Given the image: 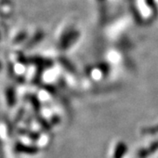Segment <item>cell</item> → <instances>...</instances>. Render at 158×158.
<instances>
[{
    "mask_svg": "<svg viewBox=\"0 0 158 158\" xmlns=\"http://www.w3.org/2000/svg\"><path fill=\"white\" fill-rule=\"evenodd\" d=\"M6 100L10 106H13L16 102L15 90L12 87H8L6 89Z\"/></svg>",
    "mask_w": 158,
    "mask_h": 158,
    "instance_id": "6da1fadb",
    "label": "cell"
},
{
    "mask_svg": "<svg viewBox=\"0 0 158 158\" xmlns=\"http://www.w3.org/2000/svg\"><path fill=\"white\" fill-rule=\"evenodd\" d=\"M16 151L21 153H28V154H34L38 151V149L34 147H27V146H24L21 144H18L15 148Z\"/></svg>",
    "mask_w": 158,
    "mask_h": 158,
    "instance_id": "7a4b0ae2",
    "label": "cell"
},
{
    "mask_svg": "<svg viewBox=\"0 0 158 158\" xmlns=\"http://www.w3.org/2000/svg\"><path fill=\"white\" fill-rule=\"evenodd\" d=\"M43 37V34L41 32H38L36 34H34V36L32 38V39L29 40L28 42L26 44L25 48H30V47H33L34 45H35L38 41H40V40L42 39Z\"/></svg>",
    "mask_w": 158,
    "mask_h": 158,
    "instance_id": "3957f363",
    "label": "cell"
},
{
    "mask_svg": "<svg viewBox=\"0 0 158 158\" xmlns=\"http://www.w3.org/2000/svg\"><path fill=\"white\" fill-rule=\"evenodd\" d=\"M27 34L26 32H20L19 34H18V35L14 38L13 40V43L15 44H19V43H21L23 42L25 40L27 39Z\"/></svg>",
    "mask_w": 158,
    "mask_h": 158,
    "instance_id": "277c9868",
    "label": "cell"
},
{
    "mask_svg": "<svg viewBox=\"0 0 158 158\" xmlns=\"http://www.w3.org/2000/svg\"><path fill=\"white\" fill-rule=\"evenodd\" d=\"M18 61H19V63H21L23 65H27V64H29V59L27 58L25 56H23V55H19L18 56Z\"/></svg>",
    "mask_w": 158,
    "mask_h": 158,
    "instance_id": "5b68a950",
    "label": "cell"
},
{
    "mask_svg": "<svg viewBox=\"0 0 158 158\" xmlns=\"http://www.w3.org/2000/svg\"><path fill=\"white\" fill-rule=\"evenodd\" d=\"M0 17L2 18L3 19H9L10 18V15L8 13H5V12L0 11Z\"/></svg>",
    "mask_w": 158,
    "mask_h": 158,
    "instance_id": "8992f818",
    "label": "cell"
},
{
    "mask_svg": "<svg viewBox=\"0 0 158 158\" xmlns=\"http://www.w3.org/2000/svg\"><path fill=\"white\" fill-rule=\"evenodd\" d=\"M1 4H2L3 6H11V3L10 0H3V1L1 2Z\"/></svg>",
    "mask_w": 158,
    "mask_h": 158,
    "instance_id": "52a82bcc",
    "label": "cell"
},
{
    "mask_svg": "<svg viewBox=\"0 0 158 158\" xmlns=\"http://www.w3.org/2000/svg\"><path fill=\"white\" fill-rule=\"evenodd\" d=\"M1 69H2V64H1V62H0V70H1Z\"/></svg>",
    "mask_w": 158,
    "mask_h": 158,
    "instance_id": "ba28073f",
    "label": "cell"
},
{
    "mask_svg": "<svg viewBox=\"0 0 158 158\" xmlns=\"http://www.w3.org/2000/svg\"><path fill=\"white\" fill-rule=\"evenodd\" d=\"M0 40H1V32H0Z\"/></svg>",
    "mask_w": 158,
    "mask_h": 158,
    "instance_id": "9c48e42d",
    "label": "cell"
}]
</instances>
